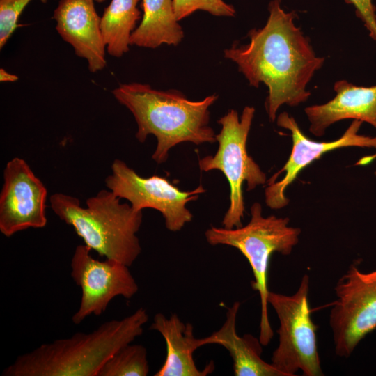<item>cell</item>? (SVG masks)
Wrapping results in <instances>:
<instances>
[{
    "label": "cell",
    "instance_id": "cell-1",
    "mask_svg": "<svg viewBox=\"0 0 376 376\" xmlns=\"http://www.w3.org/2000/svg\"><path fill=\"white\" fill-rule=\"evenodd\" d=\"M268 10L265 26L249 31V43L234 44L224 53L250 86L263 83L268 88L265 107L274 122L282 105L298 106L309 98L307 86L324 58L316 56L309 38L295 23V13L285 12L281 0L272 1Z\"/></svg>",
    "mask_w": 376,
    "mask_h": 376
},
{
    "label": "cell",
    "instance_id": "cell-2",
    "mask_svg": "<svg viewBox=\"0 0 376 376\" xmlns=\"http://www.w3.org/2000/svg\"><path fill=\"white\" fill-rule=\"evenodd\" d=\"M112 94L133 114L137 124L135 136L140 143L150 134L157 138L152 158L157 164L165 162L170 149L179 143L217 141L209 125V108L217 100L216 94L192 101L178 91H159L136 82L120 84Z\"/></svg>",
    "mask_w": 376,
    "mask_h": 376
},
{
    "label": "cell",
    "instance_id": "cell-3",
    "mask_svg": "<svg viewBox=\"0 0 376 376\" xmlns=\"http://www.w3.org/2000/svg\"><path fill=\"white\" fill-rule=\"evenodd\" d=\"M148 320L140 307L120 320L102 323L89 333L44 343L18 356L2 376H98L107 361L141 336Z\"/></svg>",
    "mask_w": 376,
    "mask_h": 376
},
{
    "label": "cell",
    "instance_id": "cell-4",
    "mask_svg": "<svg viewBox=\"0 0 376 376\" xmlns=\"http://www.w3.org/2000/svg\"><path fill=\"white\" fill-rule=\"evenodd\" d=\"M49 203L55 214L100 256L130 267L141 253L136 233L143 212L121 203L109 189L88 198L86 207L77 198L63 193L52 194Z\"/></svg>",
    "mask_w": 376,
    "mask_h": 376
},
{
    "label": "cell",
    "instance_id": "cell-5",
    "mask_svg": "<svg viewBox=\"0 0 376 376\" xmlns=\"http://www.w3.org/2000/svg\"><path fill=\"white\" fill-rule=\"evenodd\" d=\"M289 221L288 217H264L261 205L256 202L251 207V219L246 225L232 229L212 226L205 233L210 244L235 247L247 259L254 276L251 286L260 299L259 340L263 346L267 345L274 336L268 316L269 260L274 252L290 254L301 233V229L289 226Z\"/></svg>",
    "mask_w": 376,
    "mask_h": 376
},
{
    "label": "cell",
    "instance_id": "cell-6",
    "mask_svg": "<svg viewBox=\"0 0 376 376\" xmlns=\"http://www.w3.org/2000/svg\"><path fill=\"white\" fill-rule=\"evenodd\" d=\"M255 109L246 106L240 118L235 109H230L217 123L221 129L216 134L219 147L214 155H207L198 161L201 171L219 170L226 178L230 186V205L222 225L232 229L242 226L245 212L242 185L246 190L254 189L266 182V175L248 154L246 142L254 117Z\"/></svg>",
    "mask_w": 376,
    "mask_h": 376
},
{
    "label": "cell",
    "instance_id": "cell-7",
    "mask_svg": "<svg viewBox=\"0 0 376 376\" xmlns=\"http://www.w3.org/2000/svg\"><path fill=\"white\" fill-rule=\"evenodd\" d=\"M308 291L309 277L304 274L292 295L270 291L268 294V304L280 322L279 345L271 363L283 376H295L299 370L304 376L324 375L318 349V326L311 318Z\"/></svg>",
    "mask_w": 376,
    "mask_h": 376
},
{
    "label": "cell",
    "instance_id": "cell-8",
    "mask_svg": "<svg viewBox=\"0 0 376 376\" xmlns=\"http://www.w3.org/2000/svg\"><path fill=\"white\" fill-rule=\"evenodd\" d=\"M329 315L336 354L349 357L376 328V270L363 272L352 265L338 280Z\"/></svg>",
    "mask_w": 376,
    "mask_h": 376
},
{
    "label": "cell",
    "instance_id": "cell-9",
    "mask_svg": "<svg viewBox=\"0 0 376 376\" xmlns=\"http://www.w3.org/2000/svg\"><path fill=\"white\" fill-rule=\"evenodd\" d=\"M105 185L116 196L127 200L136 210L152 208L160 212L166 228L173 232L180 230L192 219L186 204L205 192L201 185L194 190L184 191L166 178L142 177L118 159L113 160L111 173L105 178Z\"/></svg>",
    "mask_w": 376,
    "mask_h": 376
},
{
    "label": "cell",
    "instance_id": "cell-10",
    "mask_svg": "<svg viewBox=\"0 0 376 376\" xmlns=\"http://www.w3.org/2000/svg\"><path fill=\"white\" fill-rule=\"evenodd\" d=\"M91 251L86 244L77 246L70 263L71 277L81 290L79 308L72 317L77 325L91 315L102 314L114 297L130 299L139 290L130 267L107 258L97 260Z\"/></svg>",
    "mask_w": 376,
    "mask_h": 376
},
{
    "label": "cell",
    "instance_id": "cell-11",
    "mask_svg": "<svg viewBox=\"0 0 376 376\" xmlns=\"http://www.w3.org/2000/svg\"><path fill=\"white\" fill-rule=\"evenodd\" d=\"M279 127L289 130L292 140L290 155L285 165L267 181L265 190L266 205L274 210L281 209L289 203L286 189L307 166L323 154L344 147L376 148V136L359 134L362 121L353 120L343 134L331 141H316L305 136L295 119L287 112L276 117Z\"/></svg>",
    "mask_w": 376,
    "mask_h": 376
},
{
    "label": "cell",
    "instance_id": "cell-12",
    "mask_svg": "<svg viewBox=\"0 0 376 376\" xmlns=\"http://www.w3.org/2000/svg\"><path fill=\"white\" fill-rule=\"evenodd\" d=\"M0 193V231L9 237L29 228L45 226L47 191L26 162L14 157L3 172Z\"/></svg>",
    "mask_w": 376,
    "mask_h": 376
},
{
    "label": "cell",
    "instance_id": "cell-13",
    "mask_svg": "<svg viewBox=\"0 0 376 376\" xmlns=\"http://www.w3.org/2000/svg\"><path fill=\"white\" fill-rule=\"evenodd\" d=\"M94 1L60 0L53 13L57 33L77 56L87 61L91 72L103 70L107 64L101 17Z\"/></svg>",
    "mask_w": 376,
    "mask_h": 376
},
{
    "label": "cell",
    "instance_id": "cell-14",
    "mask_svg": "<svg viewBox=\"0 0 376 376\" xmlns=\"http://www.w3.org/2000/svg\"><path fill=\"white\" fill-rule=\"evenodd\" d=\"M334 90L336 95L329 102L305 108L310 132L321 136L330 125L345 119L368 123L376 130V85L359 86L339 80Z\"/></svg>",
    "mask_w": 376,
    "mask_h": 376
},
{
    "label": "cell",
    "instance_id": "cell-15",
    "mask_svg": "<svg viewBox=\"0 0 376 376\" xmlns=\"http://www.w3.org/2000/svg\"><path fill=\"white\" fill-rule=\"evenodd\" d=\"M150 329L158 331L166 345V359L155 376H205L213 372V362L203 370H199L195 363L194 352L202 345L201 338L194 337L191 324H185L175 313L166 318L158 313Z\"/></svg>",
    "mask_w": 376,
    "mask_h": 376
},
{
    "label": "cell",
    "instance_id": "cell-16",
    "mask_svg": "<svg viewBox=\"0 0 376 376\" xmlns=\"http://www.w3.org/2000/svg\"><path fill=\"white\" fill-rule=\"evenodd\" d=\"M240 303L235 301L228 308L221 328L209 336L201 338L202 346L217 344L226 348L232 359L235 376H283L272 363L261 357L262 344L251 334L240 336L236 321Z\"/></svg>",
    "mask_w": 376,
    "mask_h": 376
},
{
    "label": "cell",
    "instance_id": "cell-17",
    "mask_svg": "<svg viewBox=\"0 0 376 376\" xmlns=\"http://www.w3.org/2000/svg\"><path fill=\"white\" fill-rule=\"evenodd\" d=\"M143 17L130 37V45L155 49L178 45L184 31L176 17L173 0H141Z\"/></svg>",
    "mask_w": 376,
    "mask_h": 376
},
{
    "label": "cell",
    "instance_id": "cell-18",
    "mask_svg": "<svg viewBox=\"0 0 376 376\" xmlns=\"http://www.w3.org/2000/svg\"><path fill=\"white\" fill-rule=\"evenodd\" d=\"M139 0H111L101 17V30L107 52L120 58L129 51L130 37L141 12Z\"/></svg>",
    "mask_w": 376,
    "mask_h": 376
},
{
    "label": "cell",
    "instance_id": "cell-19",
    "mask_svg": "<svg viewBox=\"0 0 376 376\" xmlns=\"http://www.w3.org/2000/svg\"><path fill=\"white\" fill-rule=\"evenodd\" d=\"M149 370L146 347L130 343L107 361L98 376H146Z\"/></svg>",
    "mask_w": 376,
    "mask_h": 376
},
{
    "label": "cell",
    "instance_id": "cell-20",
    "mask_svg": "<svg viewBox=\"0 0 376 376\" xmlns=\"http://www.w3.org/2000/svg\"><path fill=\"white\" fill-rule=\"evenodd\" d=\"M178 21L189 17L196 10H203L218 17H233L234 7L224 0H173Z\"/></svg>",
    "mask_w": 376,
    "mask_h": 376
},
{
    "label": "cell",
    "instance_id": "cell-21",
    "mask_svg": "<svg viewBox=\"0 0 376 376\" xmlns=\"http://www.w3.org/2000/svg\"><path fill=\"white\" fill-rule=\"evenodd\" d=\"M32 0H0V49L6 44L18 26L17 21ZM45 3L47 0H39Z\"/></svg>",
    "mask_w": 376,
    "mask_h": 376
},
{
    "label": "cell",
    "instance_id": "cell-22",
    "mask_svg": "<svg viewBox=\"0 0 376 376\" xmlns=\"http://www.w3.org/2000/svg\"><path fill=\"white\" fill-rule=\"evenodd\" d=\"M354 5L357 16L363 22L370 37L376 42V8L372 0H345Z\"/></svg>",
    "mask_w": 376,
    "mask_h": 376
},
{
    "label": "cell",
    "instance_id": "cell-23",
    "mask_svg": "<svg viewBox=\"0 0 376 376\" xmlns=\"http://www.w3.org/2000/svg\"><path fill=\"white\" fill-rule=\"evenodd\" d=\"M19 77L13 74L7 72L5 69H0V81L1 82H14L17 81Z\"/></svg>",
    "mask_w": 376,
    "mask_h": 376
},
{
    "label": "cell",
    "instance_id": "cell-24",
    "mask_svg": "<svg viewBox=\"0 0 376 376\" xmlns=\"http://www.w3.org/2000/svg\"><path fill=\"white\" fill-rule=\"evenodd\" d=\"M105 0H95V1L97 2V3H102L104 2Z\"/></svg>",
    "mask_w": 376,
    "mask_h": 376
},
{
    "label": "cell",
    "instance_id": "cell-25",
    "mask_svg": "<svg viewBox=\"0 0 376 376\" xmlns=\"http://www.w3.org/2000/svg\"><path fill=\"white\" fill-rule=\"evenodd\" d=\"M374 174H375V175L376 176V171H375Z\"/></svg>",
    "mask_w": 376,
    "mask_h": 376
}]
</instances>
